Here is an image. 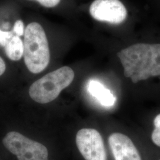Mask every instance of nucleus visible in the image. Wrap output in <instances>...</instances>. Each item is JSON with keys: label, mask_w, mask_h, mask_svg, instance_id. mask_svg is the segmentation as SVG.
Instances as JSON below:
<instances>
[{"label": "nucleus", "mask_w": 160, "mask_h": 160, "mask_svg": "<svg viewBox=\"0 0 160 160\" xmlns=\"http://www.w3.org/2000/svg\"><path fill=\"white\" fill-rule=\"evenodd\" d=\"M123 74L134 84L160 76V43H139L117 53Z\"/></svg>", "instance_id": "f257e3e1"}, {"label": "nucleus", "mask_w": 160, "mask_h": 160, "mask_svg": "<svg viewBox=\"0 0 160 160\" xmlns=\"http://www.w3.org/2000/svg\"><path fill=\"white\" fill-rule=\"evenodd\" d=\"M23 44L24 61L29 71L39 74L45 70L51 55L46 32L41 24L29 23L25 28Z\"/></svg>", "instance_id": "f03ea898"}, {"label": "nucleus", "mask_w": 160, "mask_h": 160, "mask_svg": "<svg viewBox=\"0 0 160 160\" xmlns=\"http://www.w3.org/2000/svg\"><path fill=\"white\" fill-rule=\"evenodd\" d=\"M73 69L65 66L45 75L34 82L29 88V96L40 104L51 102L73 81Z\"/></svg>", "instance_id": "7ed1b4c3"}, {"label": "nucleus", "mask_w": 160, "mask_h": 160, "mask_svg": "<svg viewBox=\"0 0 160 160\" xmlns=\"http://www.w3.org/2000/svg\"><path fill=\"white\" fill-rule=\"evenodd\" d=\"M4 147L18 160H48L46 147L17 132H8L2 140Z\"/></svg>", "instance_id": "20e7f679"}, {"label": "nucleus", "mask_w": 160, "mask_h": 160, "mask_svg": "<svg viewBox=\"0 0 160 160\" xmlns=\"http://www.w3.org/2000/svg\"><path fill=\"white\" fill-rule=\"evenodd\" d=\"M76 144L86 160H107L103 138L96 129L84 128L76 135Z\"/></svg>", "instance_id": "39448f33"}, {"label": "nucleus", "mask_w": 160, "mask_h": 160, "mask_svg": "<svg viewBox=\"0 0 160 160\" xmlns=\"http://www.w3.org/2000/svg\"><path fill=\"white\" fill-rule=\"evenodd\" d=\"M89 12L94 20L114 24L124 22L128 17L127 9L120 0H94Z\"/></svg>", "instance_id": "423d86ee"}, {"label": "nucleus", "mask_w": 160, "mask_h": 160, "mask_svg": "<svg viewBox=\"0 0 160 160\" xmlns=\"http://www.w3.org/2000/svg\"><path fill=\"white\" fill-rule=\"evenodd\" d=\"M109 146L115 160H142L131 139L126 135L116 132L109 136Z\"/></svg>", "instance_id": "0eeeda50"}, {"label": "nucleus", "mask_w": 160, "mask_h": 160, "mask_svg": "<svg viewBox=\"0 0 160 160\" xmlns=\"http://www.w3.org/2000/svg\"><path fill=\"white\" fill-rule=\"evenodd\" d=\"M87 89L92 96L97 98L99 103L103 106L112 107L116 102V98L114 95L98 81H89Z\"/></svg>", "instance_id": "6e6552de"}, {"label": "nucleus", "mask_w": 160, "mask_h": 160, "mask_svg": "<svg viewBox=\"0 0 160 160\" xmlns=\"http://www.w3.org/2000/svg\"><path fill=\"white\" fill-rule=\"evenodd\" d=\"M7 57L14 61H19L24 53L23 41L20 37L14 35L4 46Z\"/></svg>", "instance_id": "1a4fd4ad"}, {"label": "nucleus", "mask_w": 160, "mask_h": 160, "mask_svg": "<svg viewBox=\"0 0 160 160\" xmlns=\"http://www.w3.org/2000/svg\"><path fill=\"white\" fill-rule=\"evenodd\" d=\"M154 129L151 134V139L155 145L160 147V113L154 119Z\"/></svg>", "instance_id": "9d476101"}, {"label": "nucleus", "mask_w": 160, "mask_h": 160, "mask_svg": "<svg viewBox=\"0 0 160 160\" xmlns=\"http://www.w3.org/2000/svg\"><path fill=\"white\" fill-rule=\"evenodd\" d=\"M15 35L12 30L11 31H2L0 29V46H6L7 42Z\"/></svg>", "instance_id": "9b49d317"}, {"label": "nucleus", "mask_w": 160, "mask_h": 160, "mask_svg": "<svg viewBox=\"0 0 160 160\" xmlns=\"http://www.w3.org/2000/svg\"><path fill=\"white\" fill-rule=\"evenodd\" d=\"M12 30L14 32V34L17 36L21 37L24 36L25 28H24V25L23 21L22 20H17V21L14 23Z\"/></svg>", "instance_id": "f8f14e48"}, {"label": "nucleus", "mask_w": 160, "mask_h": 160, "mask_svg": "<svg viewBox=\"0 0 160 160\" xmlns=\"http://www.w3.org/2000/svg\"><path fill=\"white\" fill-rule=\"evenodd\" d=\"M37 1L41 6L46 8H53L59 5L61 0H30Z\"/></svg>", "instance_id": "ddd939ff"}, {"label": "nucleus", "mask_w": 160, "mask_h": 160, "mask_svg": "<svg viewBox=\"0 0 160 160\" xmlns=\"http://www.w3.org/2000/svg\"><path fill=\"white\" fill-rule=\"evenodd\" d=\"M6 65L4 61L0 57V76L2 75L6 71Z\"/></svg>", "instance_id": "4468645a"}, {"label": "nucleus", "mask_w": 160, "mask_h": 160, "mask_svg": "<svg viewBox=\"0 0 160 160\" xmlns=\"http://www.w3.org/2000/svg\"></svg>", "instance_id": "2eb2a0df"}]
</instances>
